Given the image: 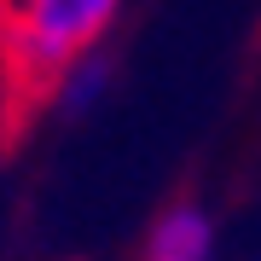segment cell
Wrapping results in <instances>:
<instances>
[{
	"label": "cell",
	"instance_id": "6da1fadb",
	"mask_svg": "<svg viewBox=\"0 0 261 261\" xmlns=\"http://www.w3.org/2000/svg\"><path fill=\"white\" fill-rule=\"evenodd\" d=\"M122 0H0V157H18Z\"/></svg>",
	"mask_w": 261,
	"mask_h": 261
},
{
	"label": "cell",
	"instance_id": "7a4b0ae2",
	"mask_svg": "<svg viewBox=\"0 0 261 261\" xmlns=\"http://www.w3.org/2000/svg\"><path fill=\"white\" fill-rule=\"evenodd\" d=\"M145 261H209V215L197 203H168L145 238Z\"/></svg>",
	"mask_w": 261,
	"mask_h": 261
}]
</instances>
